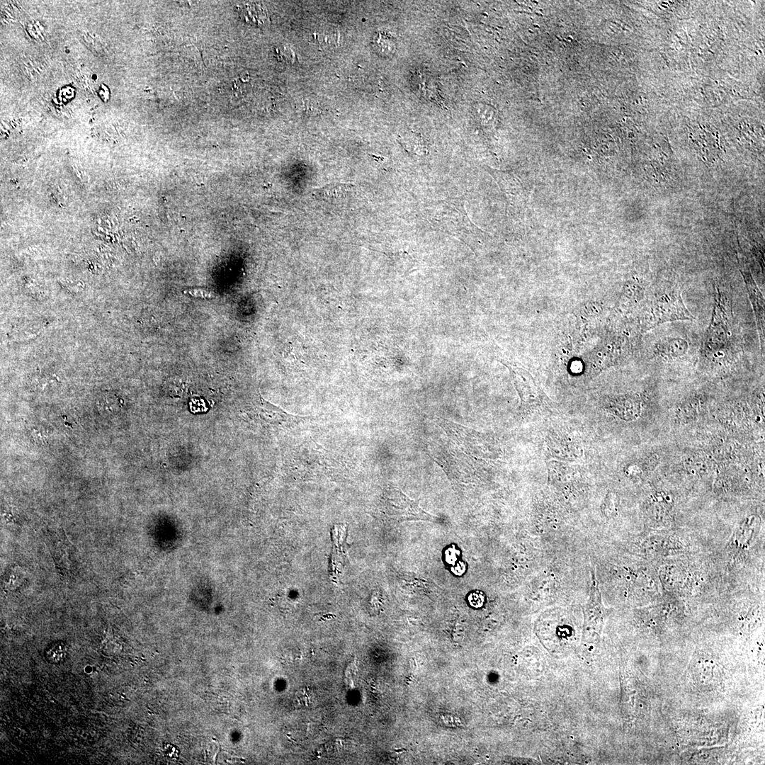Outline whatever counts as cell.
I'll list each match as a JSON object with an SVG mask.
<instances>
[{
    "mask_svg": "<svg viewBox=\"0 0 765 765\" xmlns=\"http://www.w3.org/2000/svg\"><path fill=\"white\" fill-rule=\"evenodd\" d=\"M732 312L730 295L716 286L709 324L705 332L701 353L710 361L722 359L729 351L732 334Z\"/></svg>",
    "mask_w": 765,
    "mask_h": 765,
    "instance_id": "6da1fadb",
    "label": "cell"
},
{
    "mask_svg": "<svg viewBox=\"0 0 765 765\" xmlns=\"http://www.w3.org/2000/svg\"><path fill=\"white\" fill-rule=\"evenodd\" d=\"M693 320L694 317L687 309L679 288L676 285L664 286L653 293L642 329L647 332L667 322Z\"/></svg>",
    "mask_w": 765,
    "mask_h": 765,
    "instance_id": "7a4b0ae2",
    "label": "cell"
},
{
    "mask_svg": "<svg viewBox=\"0 0 765 765\" xmlns=\"http://www.w3.org/2000/svg\"><path fill=\"white\" fill-rule=\"evenodd\" d=\"M385 514L397 521H429L436 516L427 513L419 505L418 502L411 499L398 489H391L384 499Z\"/></svg>",
    "mask_w": 765,
    "mask_h": 765,
    "instance_id": "3957f363",
    "label": "cell"
},
{
    "mask_svg": "<svg viewBox=\"0 0 765 765\" xmlns=\"http://www.w3.org/2000/svg\"><path fill=\"white\" fill-rule=\"evenodd\" d=\"M591 582L589 599L584 607V638L592 640L601 632L605 612L595 571L591 567Z\"/></svg>",
    "mask_w": 765,
    "mask_h": 765,
    "instance_id": "277c9868",
    "label": "cell"
},
{
    "mask_svg": "<svg viewBox=\"0 0 765 765\" xmlns=\"http://www.w3.org/2000/svg\"><path fill=\"white\" fill-rule=\"evenodd\" d=\"M510 370L522 404L541 405L548 399L533 377L526 370L507 366Z\"/></svg>",
    "mask_w": 765,
    "mask_h": 765,
    "instance_id": "5b68a950",
    "label": "cell"
},
{
    "mask_svg": "<svg viewBox=\"0 0 765 765\" xmlns=\"http://www.w3.org/2000/svg\"><path fill=\"white\" fill-rule=\"evenodd\" d=\"M644 400L639 394H627L611 399L605 406L609 414L626 421L639 419L642 414Z\"/></svg>",
    "mask_w": 765,
    "mask_h": 765,
    "instance_id": "8992f818",
    "label": "cell"
},
{
    "mask_svg": "<svg viewBox=\"0 0 765 765\" xmlns=\"http://www.w3.org/2000/svg\"><path fill=\"white\" fill-rule=\"evenodd\" d=\"M741 273L754 314L761 350L764 351L765 335L764 298L750 272L741 270Z\"/></svg>",
    "mask_w": 765,
    "mask_h": 765,
    "instance_id": "52a82bcc",
    "label": "cell"
},
{
    "mask_svg": "<svg viewBox=\"0 0 765 765\" xmlns=\"http://www.w3.org/2000/svg\"><path fill=\"white\" fill-rule=\"evenodd\" d=\"M673 506V499L666 492L653 493L648 506V514L653 521V526L665 527L671 524Z\"/></svg>",
    "mask_w": 765,
    "mask_h": 765,
    "instance_id": "ba28073f",
    "label": "cell"
},
{
    "mask_svg": "<svg viewBox=\"0 0 765 765\" xmlns=\"http://www.w3.org/2000/svg\"><path fill=\"white\" fill-rule=\"evenodd\" d=\"M688 341L681 336H668L658 340L653 346V356L664 359H674L686 354Z\"/></svg>",
    "mask_w": 765,
    "mask_h": 765,
    "instance_id": "9c48e42d",
    "label": "cell"
},
{
    "mask_svg": "<svg viewBox=\"0 0 765 765\" xmlns=\"http://www.w3.org/2000/svg\"><path fill=\"white\" fill-rule=\"evenodd\" d=\"M550 454L557 458L575 460L582 455L581 447L569 437L557 436L548 442Z\"/></svg>",
    "mask_w": 765,
    "mask_h": 765,
    "instance_id": "30bf717a",
    "label": "cell"
},
{
    "mask_svg": "<svg viewBox=\"0 0 765 765\" xmlns=\"http://www.w3.org/2000/svg\"><path fill=\"white\" fill-rule=\"evenodd\" d=\"M702 400L698 395H690L680 402L675 409L677 423L687 424L696 419L701 413Z\"/></svg>",
    "mask_w": 765,
    "mask_h": 765,
    "instance_id": "8fae6325",
    "label": "cell"
},
{
    "mask_svg": "<svg viewBox=\"0 0 765 765\" xmlns=\"http://www.w3.org/2000/svg\"><path fill=\"white\" fill-rule=\"evenodd\" d=\"M759 523L760 518L756 515H750L744 518L731 539V543L735 545V548L740 550L749 545Z\"/></svg>",
    "mask_w": 765,
    "mask_h": 765,
    "instance_id": "7c38bea8",
    "label": "cell"
},
{
    "mask_svg": "<svg viewBox=\"0 0 765 765\" xmlns=\"http://www.w3.org/2000/svg\"><path fill=\"white\" fill-rule=\"evenodd\" d=\"M261 402L259 414L268 423L283 425L288 422L290 418L295 417V416L285 412L283 409L268 403L267 401L262 400Z\"/></svg>",
    "mask_w": 765,
    "mask_h": 765,
    "instance_id": "4fadbf2b",
    "label": "cell"
},
{
    "mask_svg": "<svg viewBox=\"0 0 765 765\" xmlns=\"http://www.w3.org/2000/svg\"><path fill=\"white\" fill-rule=\"evenodd\" d=\"M352 186L349 183H333L316 189L314 196L324 200H336L345 198L351 192Z\"/></svg>",
    "mask_w": 765,
    "mask_h": 765,
    "instance_id": "5bb4252c",
    "label": "cell"
},
{
    "mask_svg": "<svg viewBox=\"0 0 765 765\" xmlns=\"http://www.w3.org/2000/svg\"><path fill=\"white\" fill-rule=\"evenodd\" d=\"M239 10L242 17L248 22L262 25L267 21L266 11L257 4H244Z\"/></svg>",
    "mask_w": 765,
    "mask_h": 765,
    "instance_id": "9a60e30c",
    "label": "cell"
},
{
    "mask_svg": "<svg viewBox=\"0 0 765 765\" xmlns=\"http://www.w3.org/2000/svg\"><path fill=\"white\" fill-rule=\"evenodd\" d=\"M276 54H277L278 57L281 59V60L283 59V60L288 61V60L292 59V57L290 56H289L288 55H286V54L292 53L291 51L290 50L287 49L285 47H278L276 50Z\"/></svg>",
    "mask_w": 765,
    "mask_h": 765,
    "instance_id": "2e32d148",
    "label": "cell"
}]
</instances>
